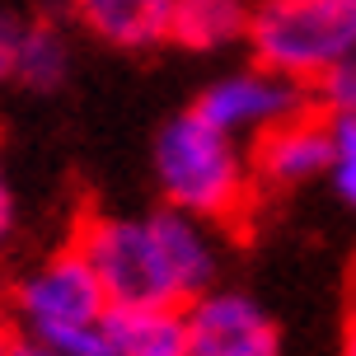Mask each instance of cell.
I'll return each instance as SVG.
<instances>
[{"mask_svg": "<svg viewBox=\"0 0 356 356\" xmlns=\"http://www.w3.org/2000/svg\"><path fill=\"white\" fill-rule=\"evenodd\" d=\"M155 188L164 207L188 211L216 230L244 225L258 197L249 150L211 122H202L193 108L174 113L155 136Z\"/></svg>", "mask_w": 356, "mask_h": 356, "instance_id": "1", "label": "cell"}, {"mask_svg": "<svg viewBox=\"0 0 356 356\" xmlns=\"http://www.w3.org/2000/svg\"><path fill=\"white\" fill-rule=\"evenodd\" d=\"M244 42L258 66L314 89L356 52V0H253Z\"/></svg>", "mask_w": 356, "mask_h": 356, "instance_id": "2", "label": "cell"}, {"mask_svg": "<svg viewBox=\"0 0 356 356\" xmlns=\"http://www.w3.org/2000/svg\"><path fill=\"white\" fill-rule=\"evenodd\" d=\"M71 244L85 253L108 305H188L169 263L155 211L150 216H80Z\"/></svg>", "mask_w": 356, "mask_h": 356, "instance_id": "3", "label": "cell"}, {"mask_svg": "<svg viewBox=\"0 0 356 356\" xmlns=\"http://www.w3.org/2000/svg\"><path fill=\"white\" fill-rule=\"evenodd\" d=\"M10 309L24 338L52 342L56 333H71L85 323H99L108 314V296L85 253L66 244L52 258H42L33 272H24L10 291Z\"/></svg>", "mask_w": 356, "mask_h": 356, "instance_id": "4", "label": "cell"}, {"mask_svg": "<svg viewBox=\"0 0 356 356\" xmlns=\"http://www.w3.org/2000/svg\"><path fill=\"white\" fill-rule=\"evenodd\" d=\"M305 108H319L314 104V89L300 85V80H286V75L267 71V66H244V71H230L211 80L193 99V113L202 122H211L216 131H225L234 141H253L258 131L296 118Z\"/></svg>", "mask_w": 356, "mask_h": 356, "instance_id": "5", "label": "cell"}, {"mask_svg": "<svg viewBox=\"0 0 356 356\" xmlns=\"http://www.w3.org/2000/svg\"><path fill=\"white\" fill-rule=\"evenodd\" d=\"M183 356H282V328L253 296L211 286L207 296L188 300Z\"/></svg>", "mask_w": 356, "mask_h": 356, "instance_id": "6", "label": "cell"}, {"mask_svg": "<svg viewBox=\"0 0 356 356\" xmlns=\"http://www.w3.org/2000/svg\"><path fill=\"white\" fill-rule=\"evenodd\" d=\"M328 164V113L305 108L249 141V174L258 193H291L323 178Z\"/></svg>", "mask_w": 356, "mask_h": 356, "instance_id": "7", "label": "cell"}, {"mask_svg": "<svg viewBox=\"0 0 356 356\" xmlns=\"http://www.w3.org/2000/svg\"><path fill=\"white\" fill-rule=\"evenodd\" d=\"M75 24L118 52H150L169 42L174 0H71Z\"/></svg>", "mask_w": 356, "mask_h": 356, "instance_id": "8", "label": "cell"}, {"mask_svg": "<svg viewBox=\"0 0 356 356\" xmlns=\"http://www.w3.org/2000/svg\"><path fill=\"white\" fill-rule=\"evenodd\" d=\"M104 333L113 356H183L188 305H108Z\"/></svg>", "mask_w": 356, "mask_h": 356, "instance_id": "9", "label": "cell"}, {"mask_svg": "<svg viewBox=\"0 0 356 356\" xmlns=\"http://www.w3.org/2000/svg\"><path fill=\"white\" fill-rule=\"evenodd\" d=\"M253 0H174L169 42L188 52H220L249 38Z\"/></svg>", "mask_w": 356, "mask_h": 356, "instance_id": "10", "label": "cell"}, {"mask_svg": "<svg viewBox=\"0 0 356 356\" xmlns=\"http://www.w3.org/2000/svg\"><path fill=\"white\" fill-rule=\"evenodd\" d=\"M71 80V42L52 19H24V38H19L15 56V85L33 89V94H56Z\"/></svg>", "mask_w": 356, "mask_h": 356, "instance_id": "11", "label": "cell"}, {"mask_svg": "<svg viewBox=\"0 0 356 356\" xmlns=\"http://www.w3.org/2000/svg\"><path fill=\"white\" fill-rule=\"evenodd\" d=\"M323 178L347 211H356V118L328 113V164Z\"/></svg>", "mask_w": 356, "mask_h": 356, "instance_id": "12", "label": "cell"}, {"mask_svg": "<svg viewBox=\"0 0 356 356\" xmlns=\"http://www.w3.org/2000/svg\"><path fill=\"white\" fill-rule=\"evenodd\" d=\"M314 104L323 113H338V118H356V52L342 56L333 71L314 85Z\"/></svg>", "mask_w": 356, "mask_h": 356, "instance_id": "13", "label": "cell"}, {"mask_svg": "<svg viewBox=\"0 0 356 356\" xmlns=\"http://www.w3.org/2000/svg\"><path fill=\"white\" fill-rule=\"evenodd\" d=\"M19 38H24V19L15 10H0V80H15Z\"/></svg>", "mask_w": 356, "mask_h": 356, "instance_id": "14", "label": "cell"}, {"mask_svg": "<svg viewBox=\"0 0 356 356\" xmlns=\"http://www.w3.org/2000/svg\"><path fill=\"white\" fill-rule=\"evenodd\" d=\"M15 234V188H10V174H5V155H0V249L5 239Z\"/></svg>", "mask_w": 356, "mask_h": 356, "instance_id": "15", "label": "cell"}, {"mask_svg": "<svg viewBox=\"0 0 356 356\" xmlns=\"http://www.w3.org/2000/svg\"><path fill=\"white\" fill-rule=\"evenodd\" d=\"M347 305H352V323H356V263H352V282H347Z\"/></svg>", "mask_w": 356, "mask_h": 356, "instance_id": "16", "label": "cell"}, {"mask_svg": "<svg viewBox=\"0 0 356 356\" xmlns=\"http://www.w3.org/2000/svg\"><path fill=\"white\" fill-rule=\"evenodd\" d=\"M342 356H356V323H352V333H347V342H342Z\"/></svg>", "mask_w": 356, "mask_h": 356, "instance_id": "17", "label": "cell"}, {"mask_svg": "<svg viewBox=\"0 0 356 356\" xmlns=\"http://www.w3.org/2000/svg\"><path fill=\"white\" fill-rule=\"evenodd\" d=\"M5 342H10V333H5V328H0V356H5Z\"/></svg>", "mask_w": 356, "mask_h": 356, "instance_id": "18", "label": "cell"}]
</instances>
